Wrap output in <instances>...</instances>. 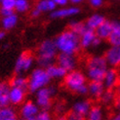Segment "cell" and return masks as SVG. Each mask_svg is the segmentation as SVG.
Returning a JSON list of instances; mask_svg holds the SVG:
<instances>
[{
  "instance_id": "7c38bea8",
  "label": "cell",
  "mask_w": 120,
  "mask_h": 120,
  "mask_svg": "<svg viewBox=\"0 0 120 120\" xmlns=\"http://www.w3.org/2000/svg\"><path fill=\"white\" fill-rule=\"evenodd\" d=\"M105 58L107 62V64L111 68L120 67V45L119 46H111L105 52Z\"/></svg>"
},
{
  "instance_id": "8d00e7d4",
  "label": "cell",
  "mask_w": 120,
  "mask_h": 120,
  "mask_svg": "<svg viewBox=\"0 0 120 120\" xmlns=\"http://www.w3.org/2000/svg\"><path fill=\"white\" fill-rule=\"evenodd\" d=\"M114 106L117 110H120V98H117L115 99L114 101Z\"/></svg>"
},
{
  "instance_id": "8fae6325",
  "label": "cell",
  "mask_w": 120,
  "mask_h": 120,
  "mask_svg": "<svg viewBox=\"0 0 120 120\" xmlns=\"http://www.w3.org/2000/svg\"><path fill=\"white\" fill-rule=\"evenodd\" d=\"M118 79H119L118 71L114 68H107L106 72L105 74V77H104V79L101 82H103L105 89L113 90L114 88H116V85L118 83Z\"/></svg>"
},
{
  "instance_id": "ba28073f",
  "label": "cell",
  "mask_w": 120,
  "mask_h": 120,
  "mask_svg": "<svg viewBox=\"0 0 120 120\" xmlns=\"http://www.w3.org/2000/svg\"><path fill=\"white\" fill-rule=\"evenodd\" d=\"M57 64L62 67L68 71L74 70L77 67V59L75 55L71 54H65V53H60L56 58Z\"/></svg>"
},
{
  "instance_id": "2e32d148",
  "label": "cell",
  "mask_w": 120,
  "mask_h": 120,
  "mask_svg": "<svg viewBox=\"0 0 120 120\" xmlns=\"http://www.w3.org/2000/svg\"><path fill=\"white\" fill-rule=\"evenodd\" d=\"M79 37H80L81 47L82 48H89V47H93L94 41L96 40V38L98 36H97V34H96L95 30L87 28Z\"/></svg>"
},
{
  "instance_id": "7a4b0ae2",
  "label": "cell",
  "mask_w": 120,
  "mask_h": 120,
  "mask_svg": "<svg viewBox=\"0 0 120 120\" xmlns=\"http://www.w3.org/2000/svg\"><path fill=\"white\" fill-rule=\"evenodd\" d=\"M58 49L55 40L46 39L42 41L37 48V59L36 62L39 68H47L52 65L56 61Z\"/></svg>"
},
{
  "instance_id": "9a60e30c",
  "label": "cell",
  "mask_w": 120,
  "mask_h": 120,
  "mask_svg": "<svg viewBox=\"0 0 120 120\" xmlns=\"http://www.w3.org/2000/svg\"><path fill=\"white\" fill-rule=\"evenodd\" d=\"M105 90V88L101 81H90L88 84V94L94 99H100Z\"/></svg>"
},
{
  "instance_id": "7bdbcfd3",
  "label": "cell",
  "mask_w": 120,
  "mask_h": 120,
  "mask_svg": "<svg viewBox=\"0 0 120 120\" xmlns=\"http://www.w3.org/2000/svg\"><path fill=\"white\" fill-rule=\"evenodd\" d=\"M3 120H18L17 116H13V117H9V118H5Z\"/></svg>"
},
{
  "instance_id": "83f0119b",
  "label": "cell",
  "mask_w": 120,
  "mask_h": 120,
  "mask_svg": "<svg viewBox=\"0 0 120 120\" xmlns=\"http://www.w3.org/2000/svg\"><path fill=\"white\" fill-rule=\"evenodd\" d=\"M29 2L28 0H16L15 11L18 13H26L29 10Z\"/></svg>"
},
{
  "instance_id": "4fadbf2b",
  "label": "cell",
  "mask_w": 120,
  "mask_h": 120,
  "mask_svg": "<svg viewBox=\"0 0 120 120\" xmlns=\"http://www.w3.org/2000/svg\"><path fill=\"white\" fill-rule=\"evenodd\" d=\"M26 90L17 87H11L9 92L10 104L14 105H19L22 104L26 99Z\"/></svg>"
},
{
  "instance_id": "30bf717a",
  "label": "cell",
  "mask_w": 120,
  "mask_h": 120,
  "mask_svg": "<svg viewBox=\"0 0 120 120\" xmlns=\"http://www.w3.org/2000/svg\"><path fill=\"white\" fill-rule=\"evenodd\" d=\"M80 9L76 6H71V7H64L60 9H55L50 13V17L52 19H64V18H68L75 16L79 13Z\"/></svg>"
},
{
  "instance_id": "f546056e",
  "label": "cell",
  "mask_w": 120,
  "mask_h": 120,
  "mask_svg": "<svg viewBox=\"0 0 120 120\" xmlns=\"http://www.w3.org/2000/svg\"><path fill=\"white\" fill-rule=\"evenodd\" d=\"M0 5H1V8L15 10L16 0H0Z\"/></svg>"
},
{
  "instance_id": "9c48e42d",
  "label": "cell",
  "mask_w": 120,
  "mask_h": 120,
  "mask_svg": "<svg viewBox=\"0 0 120 120\" xmlns=\"http://www.w3.org/2000/svg\"><path fill=\"white\" fill-rule=\"evenodd\" d=\"M39 106L36 105V103L31 101H27L26 103H23L22 105L21 106L20 109V114L23 120H27L35 116L39 112Z\"/></svg>"
},
{
  "instance_id": "e0dca14e",
  "label": "cell",
  "mask_w": 120,
  "mask_h": 120,
  "mask_svg": "<svg viewBox=\"0 0 120 120\" xmlns=\"http://www.w3.org/2000/svg\"><path fill=\"white\" fill-rule=\"evenodd\" d=\"M10 83L6 81H0V109L10 105L9 92H10Z\"/></svg>"
},
{
  "instance_id": "ffe728a7",
  "label": "cell",
  "mask_w": 120,
  "mask_h": 120,
  "mask_svg": "<svg viewBox=\"0 0 120 120\" xmlns=\"http://www.w3.org/2000/svg\"><path fill=\"white\" fill-rule=\"evenodd\" d=\"M109 42L111 46L120 45V22H112V31L109 37Z\"/></svg>"
},
{
  "instance_id": "f1b7e54d",
  "label": "cell",
  "mask_w": 120,
  "mask_h": 120,
  "mask_svg": "<svg viewBox=\"0 0 120 120\" xmlns=\"http://www.w3.org/2000/svg\"><path fill=\"white\" fill-rule=\"evenodd\" d=\"M27 120H53V119H52V115L50 114L49 111L45 110V109H42L35 116L29 118Z\"/></svg>"
},
{
  "instance_id": "4316f807",
  "label": "cell",
  "mask_w": 120,
  "mask_h": 120,
  "mask_svg": "<svg viewBox=\"0 0 120 120\" xmlns=\"http://www.w3.org/2000/svg\"><path fill=\"white\" fill-rule=\"evenodd\" d=\"M88 27L86 26V23L84 22H76V21H73L69 23V29L72 30L73 32H75L76 34H78L79 36L86 30Z\"/></svg>"
},
{
  "instance_id": "d4e9b609",
  "label": "cell",
  "mask_w": 120,
  "mask_h": 120,
  "mask_svg": "<svg viewBox=\"0 0 120 120\" xmlns=\"http://www.w3.org/2000/svg\"><path fill=\"white\" fill-rule=\"evenodd\" d=\"M18 21H19V18H18V16L15 13L8 17H3V19L1 21L2 27L5 30H10V29L14 28L17 26Z\"/></svg>"
},
{
  "instance_id": "836d02e7",
  "label": "cell",
  "mask_w": 120,
  "mask_h": 120,
  "mask_svg": "<svg viewBox=\"0 0 120 120\" xmlns=\"http://www.w3.org/2000/svg\"><path fill=\"white\" fill-rule=\"evenodd\" d=\"M89 3L94 8H100L101 6H103L104 0H89Z\"/></svg>"
},
{
  "instance_id": "4dcf8cb0",
  "label": "cell",
  "mask_w": 120,
  "mask_h": 120,
  "mask_svg": "<svg viewBox=\"0 0 120 120\" xmlns=\"http://www.w3.org/2000/svg\"><path fill=\"white\" fill-rule=\"evenodd\" d=\"M68 120H85V117L78 114V113H75L73 111H70L69 114L68 115Z\"/></svg>"
},
{
  "instance_id": "ac0fdd59",
  "label": "cell",
  "mask_w": 120,
  "mask_h": 120,
  "mask_svg": "<svg viewBox=\"0 0 120 120\" xmlns=\"http://www.w3.org/2000/svg\"><path fill=\"white\" fill-rule=\"evenodd\" d=\"M111 31H112V22L106 20L99 27L95 29V32L100 39H109Z\"/></svg>"
},
{
  "instance_id": "52a82bcc",
  "label": "cell",
  "mask_w": 120,
  "mask_h": 120,
  "mask_svg": "<svg viewBox=\"0 0 120 120\" xmlns=\"http://www.w3.org/2000/svg\"><path fill=\"white\" fill-rule=\"evenodd\" d=\"M34 64V57L31 53L23 52L18 57L17 61L15 63L14 71L16 74L22 75L28 70H30Z\"/></svg>"
},
{
  "instance_id": "3957f363",
  "label": "cell",
  "mask_w": 120,
  "mask_h": 120,
  "mask_svg": "<svg viewBox=\"0 0 120 120\" xmlns=\"http://www.w3.org/2000/svg\"><path fill=\"white\" fill-rule=\"evenodd\" d=\"M109 64L105 57L93 56L86 63V76L91 81H103Z\"/></svg>"
},
{
  "instance_id": "7402d4cb",
  "label": "cell",
  "mask_w": 120,
  "mask_h": 120,
  "mask_svg": "<svg viewBox=\"0 0 120 120\" xmlns=\"http://www.w3.org/2000/svg\"><path fill=\"white\" fill-rule=\"evenodd\" d=\"M56 7L57 5L53 0H38L35 5V8L38 9L41 13H51L56 9Z\"/></svg>"
},
{
  "instance_id": "6da1fadb",
  "label": "cell",
  "mask_w": 120,
  "mask_h": 120,
  "mask_svg": "<svg viewBox=\"0 0 120 120\" xmlns=\"http://www.w3.org/2000/svg\"><path fill=\"white\" fill-rule=\"evenodd\" d=\"M55 43L60 53L75 55L81 49L79 35L69 28L58 35L55 39Z\"/></svg>"
},
{
  "instance_id": "603a6c76",
  "label": "cell",
  "mask_w": 120,
  "mask_h": 120,
  "mask_svg": "<svg viewBox=\"0 0 120 120\" xmlns=\"http://www.w3.org/2000/svg\"><path fill=\"white\" fill-rule=\"evenodd\" d=\"M105 21V17L103 15L94 14L91 17H89V19L86 21L85 23H86V26H87L88 28L95 30V29L97 27H99Z\"/></svg>"
},
{
  "instance_id": "ab89813d",
  "label": "cell",
  "mask_w": 120,
  "mask_h": 120,
  "mask_svg": "<svg viewBox=\"0 0 120 120\" xmlns=\"http://www.w3.org/2000/svg\"><path fill=\"white\" fill-rule=\"evenodd\" d=\"M111 119H112V120H120V110H118L117 113H116V114L113 116Z\"/></svg>"
},
{
  "instance_id": "b9f144b4",
  "label": "cell",
  "mask_w": 120,
  "mask_h": 120,
  "mask_svg": "<svg viewBox=\"0 0 120 120\" xmlns=\"http://www.w3.org/2000/svg\"><path fill=\"white\" fill-rule=\"evenodd\" d=\"M5 32L4 31H0V41H1L2 39H4V37H5Z\"/></svg>"
},
{
  "instance_id": "5bb4252c",
  "label": "cell",
  "mask_w": 120,
  "mask_h": 120,
  "mask_svg": "<svg viewBox=\"0 0 120 120\" xmlns=\"http://www.w3.org/2000/svg\"><path fill=\"white\" fill-rule=\"evenodd\" d=\"M92 104L90 101L87 100H81V101H77L73 104L72 107H71V111H73L75 113L82 115L86 118V115L88 114L89 110L91 109Z\"/></svg>"
},
{
  "instance_id": "5b68a950",
  "label": "cell",
  "mask_w": 120,
  "mask_h": 120,
  "mask_svg": "<svg viewBox=\"0 0 120 120\" xmlns=\"http://www.w3.org/2000/svg\"><path fill=\"white\" fill-rule=\"evenodd\" d=\"M51 77L48 74L46 68H35L28 77V91L31 93H36L39 89L49 85Z\"/></svg>"
},
{
  "instance_id": "bcb514c9",
  "label": "cell",
  "mask_w": 120,
  "mask_h": 120,
  "mask_svg": "<svg viewBox=\"0 0 120 120\" xmlns=\"http://www.w3.org/2000/svg\"><path fill=\"white\" fill-rule=\"evenodd\" d=\"M22 120H23V119H22Z\"/></svg>"
},
{
  "instance_id": "1f68e13d",
  "label": "cell",
  "mask_w": 120,
  "mask_h": 120,
  "mask_svg": "<svg viewBox=\"0 0 120 120\" xmlns=\"http://www.w3.org/2000/svg\"><path fill=\"white\" fill-rule=\"evenodd\" d=\"M55 111H56L57 113H59L60 115L63 114V113L65 111V105H64V103H59V104H57L56 106H55Z\"/></svg>"
},
{
  "instance_id": "277c9868",
  "label": "cell",
  "mask_w": 120,
  "mask_h": 120,
  "mask_svg": "<svg viewBox=\"0 0 120 120\" xmlns=\"http://www.w3.org/2000/svg\"><path fill=\"white\" fill-rule=\"evenodd\" d=\"M64 86L71 92L79 95L88 94L87 76L80 70L74 69L68 71L64 77Z\"/></svg>"
},
{
  "instance_id": "8992f818",
  "label": "cell",
  "mask_w": 120,
  "mask_h": 120,
  "mask_svg": "<svg viewBox=\"0 0 120 120\" xmlns=\"http://www.w3.org/2000/svg\"><path fill=\"white\" fill-rule=\"evenodd\" d=\"M57 94L55 86H46L35 93V103L39 109L48 110L52 105V98Z\"/></svg>"
},
{
  "instance_id": "d6a6232c",
  "label": "cell",
  "mask_w": 120,
  "mask_h": 120,
  "mask_svg": "<svg viewBox=\"0 0 120 120\" xmlns=\"http://www.w3.org/2000/svg\"><path fill=\"white\" fill-rule=\"evenodd\" d=\"M15 13L14 10L12 9H6V8H0V15L2 17H8Z\"/></svg>"
},
{
  "instance_id": "f35d334b",
  "label": "cell",
  "mask_w": 120,
  "mask_h": 120,
  "mask_svg": "<svg viewBox=\"0 0 120 120\" xmlns=\"http://www.w3.org/2000/svg\"><path fill=\"white\" fill-rule=\"evenodd\" d=\"M84 1H85V0H69V2L72 3L73 5H78V4H80Z\"/></svg>"
},
{
  "instance_id": "44dd1931",
  "label": "cell",
  "mask_w": 120,
  "mask_h": 120,
  "mask_svg": "<svg viewBox=\"0 0 120 120\" xmlns=\"http://www.w3.org/2000/svg\"><path fill=\"white\" fill-rule=\"evenodd\" d=\"M10 86L11 87H17V88H21L27 91L28 90V79L23 75H19L16 74L13 78L10 80Z\"/></svg>"
},
{
  "instance_id": "e575fe53",
  "label": "cell",
  "mask_w": 120,
  "mask_h": 120,
  "mask_svg": "<svg viewBox=\"0 0 120 120\" xmlns=\"http://www.w3.org/2000/svg\"><path fill=\"white\" fill-rule=\"evenodd\" d=\"M54 2L56 3L57 6H61V7H64V6H65L68 2L69 0H53Z\"/></svg>"
},
{
  "instance_id": "d6986e66",
  "label": "cell",
  "mask_w": 120,
  "mask_h": 120,
  "mask_svg": "<svg viewBox=\"0 0 120 120\" xmlns=\"http://www.w3.org/2000/svg\"><path fill=\"white\" fill-rule=\"evenodd\" d=\"M48 74H49V76L52 78H64V77L67 75L68 71L65 70L64 68H63L62 67H60L59 64H53L52 65H50V67H48L46 68Z\"/></svg>"
},
{
  "instance_id": "74e56055",
  "label": "cell",
  "mask_w": 120,
  "mask_h": 120,
  "mask_svg": "<svg viewBox=\"0 0 120 120\" xmlns=\"http://www.w3.org/2000/svg\"><path fill=\"white\" fill-rule=\"evenodd\" d=\"M116 95H117L118 98H120V75H119L118 83H117V85H116Z\"/></svg>"
},
{
  "instance_id": "cb8c5ba5",
  "label": "cell",
  "mask_w": 120,
  "mask_h": 120,
  "mask_svg": "<svg viewBox=\"0 0 120 120\" xmlns=\"http://www.w3.org/2000/svg\"><path fill=\"white\" fill-rule=\"evenodd\" d=\"M86 120H105L104 110L99 105H94L89 110L88 114L86 115Z\"/></svg>"
},
{
  "instance_id": "484cf974",
  "label": "cell",
  "mask_w": 120,
  "mask_h": 120,
  "mask_svg": "<svg viewBox=\"0 0 120 120\" xmlns=\"http://www.w3.org/2000/svg\"><path fill=\"white\" fill-rule=\"evenodd\" d=\"M115 99H116V94L114 93V91L111 89H105V92L103 93V95L101 96L100 101L103 105H109L114 104Z\"/></svg>"
},
{
  "instance_id": "ee69618b",
  "label": "cell",
  "mask_w": 120,
  "mask_h": 120,
  "mask_svg": "<svg viewBox=\"0 0 120 120\" xmlns=\"http://www.w3.org/2000/svg\"><path fill=\"white\" fill-rule=\"evenodd\" d=\"M0 120H3V117H2V113H1V109H0Z\"/></svg>"
},
{
  "instance_id": "f6af8a7d",
  "label": "cell",
  "mask_w": 120,
  "mask_h": 120,
  "mask_svg": "<svg viewBox=\"0 0 120 120\" xmlns=\"http://www.w3.org/2000/svg\"><path fill=\"white\" fill-rule=\"evenodd\" d=\"M109 120H112V119H111V118H110V119H109Z\"/></svg>"
},
{
  "instance_id": "d590c367",
  "label": "cell",
  "mask_w": 120,
  "mask_h": 120,
  "mask_svg": "<svg viewBox=\"0 0 120 120\" xmlns=\"http://www.w3.org/2000/svg\"><path fill=\"white\" fill-rule=\"evenodd\" d=\"M41 14H42V13H41V12H40L38 9H36V8H34V9L31 10V12H30V15H31L32 18H38Z\"/></svg>"
},
{
  "instance_id": "60d3db41",
  "label": "cell",
  "mask_w": 120,
  "mask_h": 120,
  "mask_svg": "<svg viewBox=\"0 0 120 120\" xmlns=\"http://www.w3.org/2000/svg\"><path fill=\"white\" fill-rule=\"evenodd\" d=\"M55 120H68V116H64V115H60V116H58Z\"/></svg>"
}]
</instances>
